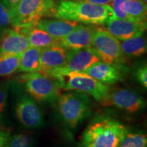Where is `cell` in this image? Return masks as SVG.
<instances>
[{
  "label": "cell",
  "instance_id": "obj_13",
  "mask_svg": "<svg viewBox=\"0 0 147 147\" xmlns=\"http://www.w3.org/2000/svg\"><path fill=\"white\" fill-rule=\"evenodd\" d=\"M123 70V69L109 63L99 61L82 72L89 75L97 81L108 85L124 80Z\"/></svg>",
  "mask_w": 147,
  "mask_h": 147
},
{
  "label": "cell",
  "instance_id": "obj_9",
  "mask_svg": "<svg viewBox=\"0 0 147 147\" xmlns=\"http://www.w3.org/2000/svg\"><path fill=\"white\" fill-rule=\"evenodd\" d=\"M102 106H115L134 114L144 108V99L131 89H117L108 92L100 102Z\"/></svg>",
  "mask_w": 147,
  "mask_h": 147
},
{
  "label": "cell",
  "instance_id": "obj_29",
  "mask_svg": "<svg viewBox=\"0 0 147 147\" xmlns=\"http://www.w3.org/2000/svg\"><path fill=\"white\" fill-rule=\"evenodd\" d=\"M77 1H87V2L97 3V4L109 5L110 4V2H111V0H77Z\"/></svg>",
  "mask_w": 147,
  "mask_h": 147
},
{
  "label": "cell",
  "instance_id": "obj_20",
  "mask_svg": "<svg viewBox=\"0 0 147 147\" xmlns=\"http://www.w3.org/2000/svg\"><path fill=\"white\" fill-rule=\"evenodd\" d=\"M125 11L130 20L146 21L147 5L142 0H127Z\"/></svg>",
  "mask_w": 147,
  "mask_h": 147
},
{
  "label": "cell",
  "instance_id": "obj_28",
  "mask_svg": "<svg viewBox=\"0 0 147 147\" xmlns=\"http://www.w3.org/2000/svg\"><path fill=\"white\" fill-rule=\"evenodd\" d=\"M8 138V134L0 129V147H3Z\"/></svg>",
  "mask_w": 147,
  "mask_h": 147
},
{
  "label": "cell",
  "instance_id": "obj_18",
  "mask_svg": "<svg viewBox=\"0 0 147 147\" xmlns=\"http://www.w3.org/2000/svg\"><path fill=\"white\" fill-rule=\"evenodd\" d=\"M41 49L30 47L21 55L18 71L25 73L40 71V55Z\"/></svg>",
  "mask_w": 147,
  "mask_h": 147
},
{
  "label": "cell",
  "instance_id": "obj_24",
  "mask_svg": "<svg viewBox=\"0 0 147 147\" xmlns=\"http://www.w3.org/2000/svg\"><path fill=\"white\" fill-rule=\"evenodd\" d=\"M127 0H111L110 6L113 9L115 17L121 19H129L125 11Z\"/></svg>",
  "mask_w": 147,
  "mask_h": 147
},
{
  "label": "cell",
  "instance_id": "obj_27",
  "mask_svg": "<svg viewBox=\"0 0 147 147\" xmlns=\"http://www.w3.org/2000/svg\"><path fill=\"white\" fill-rule=\"evenodd\" d=\"M135 77L143 87L147 88V67L146 65L140 66L135 71Z\"/></svg>",
  "mask_w": 147,
  "mask_h": 147
},
{
  "label": "cell",
  "instance_id": "obj_6",
  "mask_svg": "<svg viewBox=\"0 0 147 147\" xmlns=\"http://www.w3.org/2000/svg\"><path fill=\"white\" fill-rule=\"evenodd\" d=\"M92 47L102 61L123 69V65L126 63L127 58L123 53L120 41L107 29L96 28Z\"/></svg>",
  "mask_w": 147,
  "mask_h": 147
},
{
  "label": "cell",
  "instance_id": "obj_21",
  "mask_svg": "<svg viewBox=\"0 0 147 147\" xmlns=\"http://www.w3.org/2000/svg\"><path fill=\"white\" fill-rule=\"evenodd\" d=\"M21 55H0V77L8 76L18 70Z\"/></svg>",
  "mask_w": 147,
  "mask_h": 147
},
{
  "label": "cell",
  "instance_id": "obj_22",
  "mask_svg": "<svg viewBox=\"0 0 147 147\" xmlns=\"http://www.w3.org/2000/svg\"><path fill=\"white\" fill-rule=\"evenodd\" d=\"M146 134L142 132L127 131L118 147H146Z\"/></svg>",
  "mask_w": 147,
  "mask_h": 147
},
{
  "label": "cell",
  "instance_id": "obj_2",
  "mask_svg": "<svg viewBox=\"0 0 147 147\" xmlns=\"http://www.w3.org/2000/svg\"><path fill=\"white\" fill-rule=\"evenodd\" d=\"M128 131V128L117 119L99 116L84 131L82 144L83 147H118Z\"/></svg>",
  "mask_w": 147,
  "mask_h": 147
},
{
  "label": "cell",
  "instance_id": "obj_14",
  "mask_svg": "<svg viewBox=\"0 0 147 147\" xmlns=\"http://www.w3.org/2000/svg\"><path fill=\"white\" fill-rule=\"evenodd\" d=\"M67 51L59 45L41 49L40 55V71L49 74L63 67L67 60Z\"/></svg>",
  "mask_w": 147,
  "mask_h": 147
},
{
  "label": "cell",
  "instance_id": "obj_31",
  "mask_svg": "<svg viewBox=\"0 0 147 147\" xmlns=\"http://www.w3.org/2000/svg\"><path fill=\"white\" fill-rule=\"evenodd\" d=\"M142 1H144L145 3H146V2H147V0H142Z\"/></svg>",
  "mask_w": 147,
  "mask_h": 147
},
{
  "label": "cell",
  "instance_id": "obj_12",
  "mask_svg": "<svg viewBox=\"0 0 147 147\" xmlns=\"http://www.w3.org/2000/svg\"><path fill=\"white\" fill-rule=\"evenodd\" d=\"M96 27L78 24L72 32L59 40V45L67 50H78L92 47Z\"/></svg>",
  "mask_w": 147,
  "mask_h": 147
},
{
  "label": "cell",
  "instance_id": "obj_30",
  "mask_svg": "<svg viewBox=\"0 0 147 147\" xmlns=\"http://www.w3.org/2000/svg\"><path fill=\"white\" fill-rule=\"evenodd\" d=\"M2 1L3 4L7 7V8L10 9L11 7L13 6L14 5H15L16 3H18L20 0H1Z\"/></svg>",
  "mask_w": 147,
  "mask_h": 147
},
{
  "label": "cell",
  "instance_id": "obj_23",
  "mask_svg": "<svg viewBox=\"0 0 147 147\" xmlns=\"http://www.w3.org/2000/svg\"><path fill=\"white\" fill-rule=\"evenodd\" d=\"M34 135L31 132H21L8 137L3 147H33Z\"/></svg>",
  "mask_w": 147,
  "mask_h": 147
},
{
  "label": "cell",
  "instance_id": "obj_7",
  "mask_svg": "<svg viewBox=\"0 0 147 147\" xmlns=\"http://www.w3.org/2000/svg\"><path fill=\"white\" fill-rule=\"evenodd\" d=\"M57 79L61 89L82 92L91 95L98 102L102 100L110 90L108 84L97 81L82 72H71Z\"/></svg>",
  "mask_w": 147,
  "mask_h": 147
},
{
  "label": "cell",
  "instance_id": "obj_15",
  "mask_svg": "<svg viewBox=\"0 0 147 147\" xmlns=\"http://www.w3.org/2000/svg\"><path fill=\"white\" fill-rule=\"evenodd\" d=\"M30 47L29 40L15 29L3 32L0 39V55H21Z\"/></svg>",
  "mask_w": 147,
  "mask_h": 147
},
{
  "label": "cell",
  "instance_id": "obj_5",
  "mask_svg": "<svg viewBox=\"0 0 147 147\" xmlns=\"http://www.w3.org/2000/svg\"><path fill=\"white\" fill-rule=\"evenodd\" d=\"M18 80L24 84L25 90L38 102H54L59 97V82L50 74L42 71L25 73Z\"/></svg>",
  "mask_w": 147,
  "mask_h": 147
},
{
  "label": "cell",
  "instance_id": "obj_11",
  "mask_svg": "<svg viewBox=\"0 0 147 147\" xmlns=\"http://www.w3.org/2000/svg\"><path fill=\"white\" fill-rule=\"evenodd\" d=\"M16 115L21 123L27 128H38L44 123L41 111L34 100L23 95L16 103Z\"/></svg>",
  "mask_w": 147,
  "mask_h": 147
},
{
  "label": "cell",
  "instance_id": "obj_10",
  "mask_svg": "<svg viewBox=\"0 0 147 147\" xmlns=\"http://www.w3.org/2000/svg\"><path fill=\"white\" fill-rule=\"evenodd\" d=\"M107 30L119 41L142 36L146 29V21L112 18L106 23Z\"/></svg>",
  "mask_w": 147,
  "mask_h": 147
},
{
  "label": "cell",
  "instance_id": "obj_26",
  "mask_svg": "<svg viewBox=\"0 0 147 147\" xmlns=\"http://www.w3.org/2000/svg\"><path fill=\"white\" fill-rule=\"evenodd\" d=\"M9 86H10L9 81L0 82V113L3 111L6 104Z\"/></svg>",
  "mask_w": 147,
  "mask_h": 147
},
{
  "label": "cell",
  "instance_id": "obj_8",
  "mask_svg": "<svg viewBox=\"0 0 147 147\" xmlns=\"http://www.w3.org/2000/svg\"><path fill=\"white\" fill-rule=\"evenodd\" d=\"M99 61H101L100 59L93 47L78 50H67L65 65L48 74L57 79L71 72H82Z\"/></svg>",
  "mask_w": 147,
  "mask_h": 147
},
{
  "label": "cell",
  "instance_id": "obj_25",
  "mask_svg": "<svg viewBox=\"0 0 147 147\" xmlns=\"http://www.w3.org/2000/svg\"><path fill=\"white\" fill-rule=\"evenodd\" d=\"M12 25L8 9L0 0V32L3 33Z\"/></svg>",
  "mask_w": 147,
  "mask_h": 147
},
{
  "label": "cell",
  "instance_id": "obj_19",
  "mask_svg": "<svg viewBox=\"0 0 147 147\" xmlns=\"http://www.w3.org/2000/svg\"><path fill=\"white\" fill-rule=\"evenodd\" d=\"M123 53L127 58H136L146 53V40L143 35L120 42Z\"/></svg>",
  "mask_w": 147,
  "mask_h": 147
},
{
  "label": "cell",
  "instance_id": "obj_3",
  "mask_svg": "<svg viewBox=\"0 0 147 147\" xmlns=\"http://www.w3.org/2000/svg\"><path fill=\"white\" fill-rule=\"evenodd\" d=\"M55 5L54 0H20L8 10L11 24L14 27L36 26Z\"/></svg>",
  "mask_w": 147,
  "mask_h": 147
},
{
  "label": "cell",
  "instance_id": "obj_4",
  "mask_svg": "<svg viewBox=\"0 0 147 147\" xmlns=\"http://www.w3.org/2000/svg\"><path fill=\"white\" fill-rule=\"evenodd\" d=\"M58 110L64 123L71 128L89 116L91 112L89 95L78 91L64 93L58 97Z\"/></svg>",
  "mask_w": 147,
  "mask_h": 147
},
{
  "label": "cell",
  "instance_id": "obj_1",
  "mask_svg": "<svg viewBox=\"0 0 147 147\" xmlns=\"http://www.w3.org/2000/svg\"><path fill=\"white\" fill-rule=\"evenodd\" d=\"M48 16L87 25H103L115 17V14L109 5L77 0H61L55 5Z\"/></svg>",
  "mask_w": 147,
  "mask_h": 147
},
{
  "label": "cell",
  "instance_id": "obj_16",
  "mask_svg": "<svg viewBox=\"0 0 147 147\" xmlns=\"http://www.w3.org/2000/svg\"><path fill=\"white\" fill-rule=\"evenodd\" d=\"M79 23L64 19L41 18L36 24L38 28L48 33L53 38L60 40L67 36L76 28Z\"/></svg>",
  "mask_w": 147,
  "mask_h": 147
},
{
  "label": "cell",
  "instance_id": "obj_17",
  "mask_svg": "<svg viewBox=\"0 0 147 147\" xmlns=\"http://www.w3.org/2000/svg\"><path fill=\"white\" fill-rule=\"evenodd\" d=\"M14 29L27 37L30 47L42 49L51 46L59 45V40L53 38L45 31L37 27V26L14 27Z\"/></svg>",
  "mask_w": 147,
  "mask_h": 147
}]
</instances>
